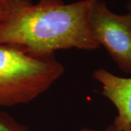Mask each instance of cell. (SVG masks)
<instances>
[{"label": "cell", "instance_id": "1", "mask_svg": "<svg viewBox=\"0 0 131 131\" xmlns=\"http://www.w3.org/2000/svg\"><path fill=\"white\" fill-rule=\"evenodd\" d=\"M96 0L65 4L62 0H21L0 23V45L18 47L33 56L60 50H95L100 46L90 25Z\"/></svg>", "mask_w": 131, "mask_h": 131}, {"label": "cell", "instance_id": "2", "mask_svg": "<svg viewBox=\"0 0 131 131\" xmlns=\"http://www.w3.org/2000/svg\"><path fill=\"white\" fill-rule=\"evenodd\" d=\"M64 71L55 54L33 56L15 46L0 45V107L31 102Z\"/></svg>", "mask_w": 131, "mask_h": 131}, {"label": "cell", "instance_id": "3", "mask_svg": "<svg viewBox=\"0 0 131 131\" xmlns=\"http://www.w3.org/2000/svg\"><path fill=\"white\" fill-rule=\"evenodd\" d=\"M90 25L95 40L122 72L131 74V15L117 14L104 0H96Z\"/></svg>", "mask_w": 131, "mask_h": 131}, {"label": "cell", "instance_id": "4", "mask_svg": "<svg viewBox=\"0 0 131 131\" xmlns=\"http://www.w3.org/2000/svg\"><path fill=\"white\" fill-rule=\"evenodd\" d=\"M101 85V95L117 110L112 125L117 131H131V77H122L103 68L93 73Z\"/></svg>", "mask_w": 131, "mask_h": 131}, {"label": "cell", "instance_id": "5", "mask_svg": "<svg viewBox=\"0 0 131 131\" xmlns=\"http://www.w3.org/2000/svg\"><path fill=\"white\" fill-rule=\"evenodd\" d=\"M28 127L20 123L9 114L0 112V131H28Z\"/></svg>", "mask_w": 131, "mask_h": 131}, {"label": "cell", "instance_id": "6", "mask_svg": "<svg viewBox=\"0 0 131 131\" xmlns=\"http://www.w3.org/2000/svg\"><path fill=\"white\" fill-rule=\"evenodd\" d=\"M21 0H13L9 3H0V23L9 16Z\"/></svg>", "mask_w": 131, "mask_h": 131}, {"label": "cell", "instance_id": "7", "mask_svg": "<svg viewBox=\"0 0 131 131\" xmlns=\"http://www.w3.org/2000/svg\"><path fill=\"white\" fill-rule=\"evenodd\" d=\"M126 9L127 10V13L131 15V0H129L126 4Z\"/></svg>", "mask_w": 131, "mask_h": 131}, {"label": "cell", "instance_id": "8", "mask_svg": "<svg viewBox=\"0 0 131 131\" xmlns=\"http://www.w3.org/2000/svg\"><path fill=\"white\" fill-rule=\"evenodd\" d=\"M103 131H117L116 130V129L114 128V127L113 126V125H108L107 127H106L105 128V130Z\"/></svg>", "mask_w": 131, "mask_h": 131}, {"label": "cell", "instance_id": "9", "mask_svg": "<svg viewBox=\"0 0 131 131\" xmlns=\"http://www.w3.org/2000/svg\"><path fill=\"white\" fill-rule=\"evenodd\" d=\"M78 131H98L95 129H93V128H89V127H84V128H82L80 129Z\"/></svg>", "mask_w": 131, "mask_h": 131}, {"label": "cell", "instance_id": "10", "mask_svg": "<svg viewBox=\"0 0 131 131\" xmlns=\"http://www.w3.org/2000/svg\"><path fill=\"white\" fill-rule=\"evenodd\" d=\"M13 0H0V3H9Z\"/></svg>", "mask_w": 131, "mask_h": 131}]
</instances>
